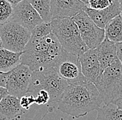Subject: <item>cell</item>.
Wrapping results in <instances>:
<instances>
[{
  "label": "cell",
  "mask_w": 122,
  "mask_h": 120,
  "mask_svg": "<svg viewBox=\"0 0 122 120\" xmlns=\"http://www.w3.org/2000/svg\"><path fill=\"white\" fill-rule=\"evenodd\" d=\"M40 15L45 22H51V0H27Z\"/></svg>",
  "instance_id": "cell-19"
},
{
  "label": "cell",
  "mask_w": 122,
  "mask_h": 120,
  "mask_svg": "<svg viewBox=\"0 0 122 120\" xmlns=\"http://www.w3.org/2000/svg\"><path fill=\"white\" fill-rule=\"evenodd\" d=\"M8 91L6 88H3L0 86V101L3 98H4L6 95H8Z\"/></svg>",
  "instance_id": "cell-28"
},
{
  "label": "cell",
  "mask_w": 122,
  "mask_h": 120,
  "mask_svg": "<svg viewBox=\"0 0 122 120\" xmlns=\"http://www.w3.org/2000/svg\"><path fill=\"white\" fill-rule=\"evenodd\" d=\"M10 21L22 25L30 31L44 22L36 10L27 0H23L13 6Z\"/></svg>",
  "instance_id": "cell-10"
},
{
  "label": "cell",
  "mask_w": 122,
  "mask_h": 120,
  "mask_svg": "<svg viewBox=\"0 0 122 120\" xmlns=\"http://www.w3.org/2000/svg\"><path fill=\"white\" fill-rule=\"evenodd\" d=\"M31 38V32L13 22L0 26L1 47L13 52H24Z\"/></svg>",
  "instance_id": "cell-6"
},
{
  "label": "cell",
  "mask_w": 122,
  "mask_h": 120,
  "mask_svg": "<svg viewBox=\"0 0 122 120\" xmlns=\"http://www.w3.org/2000/svg\"><path fill=\"white\" fill-rule=\"evenodd\" d=\"M116 46V53L117 59L120 61L122 65V42L115 43Z\"/></svg>",
  "instance_id": "cell-25"
},
{
  "label": "cell",
  "mask_w": 122,
  "mask_h": 120,
  "mask_svg": "<svg viewBox=\"0 0 122 120\" xmlns=\"http://www.w3.org/2000/svg\"><path fill=\"white\" fill-rule=\"evenodd\" d=\"M31 75L30 68L22 63L8 72L6 83L8 94L18 99L26 95Z\"/></svg>",
  "instance_id": "cell-9"
},
{
  "label": "cell",
  "mask_w": 122,
  "mask_h": 120,
  "mask_svg": "<svg viewBox=\"0 0 122 120\" xmlns=\"http://www.w3.org/2000/svg\"><path fill=\"white\" fill-rule=\"evenodd\" d=\"M112 104H114V105H117L119 109H121L122 110V94L121 96H119L117 99H115L112 102Z\"/></svg>",
  "instance_id": "cell-27"
},
{
  "label": "cell",
  "mask_w": 122,
  "mask_h": 120,
  "mask_svg": "<svg viewBox=\"0 0 122 120\" xmlns=\"http://www.w3.org/2000/svg\"><path fill=\"white\" fill-rule=\"evenodd\" d=\"M13 6L6 0H0V26L10 21Z\"/></svg>",
  "instance_id": "cell-20"
},
{
  "label": "cell",
  "mask_w": 122,
  "mask_h": 120,
  "mask_svg": "<svg viewBox=\"0 0 122 120\" xmlns=\"http://www.w3.org/2000/svg\"><path fill=\"white\" fill-rule=\"evenodd\" d=\"M23 114L20 99L8 94L0 101V120H17Z\"/></svg>",
  "instance_id": "cell-14"
},
{
  "label": "cell",
  "mask_w": 122,
  "mask_h": 120,
  "mask_svg": "<svg viewBox=\"0 0 122 120\" xmlns=\"http://www.w3.org/2000/svg\"><path fill=\"white\" fill-rule=\"evenodd\" d=\"M7 1H8L13 6H14L15 5H17V4H19L20 2H21L23 0H6Z\"/></svg>",
  "instance_id": "cell-29"
},
{
  "label": "cell",
  "mask_w": 122,
  "mask_h": 120,
  "mask_svg": "<svg viewBox=\"0 0 122 120\" xmlns=\"http://www.w3.org/2000/svg\"><path fill=\"white\" fill-rule=\"evenodd\" d=\"M31 32V38H39L45 37L52 33L51 22H42L37 25Z\"/></svg>",
  "instance_id": "cell-21"
},
{
  "label": "cell",
  "mask_w": 122,
  "mask_h": 120,
  "mask_svg": "<svg viewBox=\"0 0 122 120\" xmlns=\"http://www.w3.org/2000/svg\"><path fill=\"white\" fill-rule=\"evenodd\" d=\"M81 66V71L85 78L96 85L103 72L99 64L97 55L94 49H88L78 56Z\"/></svg>",
  "instance_id": "cell-12"
},
{
  "label": "cell",
  "mask_w": 122,
  "mask_h": 120,
  "mask_svg": "<svg viewBox=\"0 0 122 120\" xmlns=\"http://www.w3.org/2000/svg\"><path fill=\"white\" fill-rule=\"evenodd\" d=\"M50 6L51 20L72 17L87 8L81 0H51Z\"/></svg>",
  "instance_id": "cell-11"
},
{
  "label": "cell",
  "mask_w": 122,
  "mask_h": 120,
  "mask_svg": "<svg viewBox=\"0 0 122 120\" xmlns=\"http://www.w3.org/2000/svg\"><path fill=\"white\" fill-rule=\"evenodd\" d=\"M103 104L95 85L85 79L69 85L58 103L57 109L73 117L79 118L97 110Z\"/></svg>",
  "instance_id": "cell-1"
},
{
  "label": "cell",
  "mask_w": 122,
  "mask_h": 120,
  "mask_svg": "<svg viewBox=\"0 0 122 120\" xmlns=\"http://www.w3.org/2000/svg\"><path fill=\"white\" fill-rule=\"evenodd\" d=\"M53 68L69 85L81 82L86 79L82 73L78 56L67 52L64 49L61 52Z\"/></svg>",
  "instance_id": "cell-8"
},
{
  "label": "cell",
  "mask_w": 122,
  "mask_h": 120,
  "mask_svg": "<svg viewBox=\"0 0 122 120\" xmlns=\"http://www.w3.org/2000/svg\"><path fill=\"white\" fill-rule=\"evenodd\" d=\"M35 97V104L37 105H45L50 101L49 94L44 90H40Z\"/></svg>",
  "instance_id": "cell-23"
},
{
  "label": "cell",
  "mask_w": 122,
  "mask_h": 120,
  "mask_svg": "<svg viewBox=\"0 0 122 120\" xmlns=\"http://www.w3.org/2000/svg\"><path fill=\"white\" fill-rule=\"evenodd\" d=\"M117 0H86L87 7L93 10H103L111 6Z\"/></svg>",
  "instance_id": "cell-22"
},
{
  "label": "cell",
  "mask_w": 122,
  "mask_h": 120,
  "mask_svg": "<svg viewBox=\"0 0 122 120\" xmlns=\"http://www.w3.org/2000/svg\"><path fill=\"white\" fill-rule=\"evenodd\" d=\"M97 120H122V110L112 103L103 104L97 110Z\"/></svg>",
  "instance_id": "cell-18"
},
{
  "label": "cell",
  "mask_w": 122,
  "mask_h": 120,
  "mask_svg": "<svg viewBox=\"0 0 122 120\" xmlns=\"http://www.w3.org/2000/svg\"><path fill=\"white\" fill-rule=\"evenodd\" d=\"M83 3H85H85H86V0H81Z\"/></svg>",
  "instance_id": "cell-31"
},
{
  "label": "cell",
  "mask_w": 122,
  "mask_h": 120,
  "mask_svg": "<svg viewBox=\"0 0 122 120\" xmlns=\"http://www.w3.org/2000/svg\"><path fill=\"white\" fill-rule=\"evenodd\" d=\"M95 86L103 104L112 103L122 94V65L117 59L102 72Z\"/></svg>",
  "instance_id": "cell-5"
},
{
  "label": "cell",
  "mask_w": 122,
  "mask_h": 120,
  "mask_svg": "<svg viewBox=\"0 0 122 120\" xmlns=\"http://www.w3.org/2000/svg\"><path fill=\"white\" fill-rule=\"evenodd\" d=\"M95 51L103 71L117 59L115 43L110 41L106 38L95 48Z\"/></svg>",
  "instance_id": "cell-15"
},
{
  "label": "cell",
  "mask_w": 122,
  "mask_h": 120,
  "mask_svg": "<svg viewBox=\"0 0 122 120\" xmlns=\"http://www.w3.org/2000/svg\"><path fill=\"white\" fill-rule=\"evenodd\" d=\"M51 24L52 33L67 52L79 56L89 49L83 42L78 26L71 17L53 19Z\"/></svg>",
  "instance_id": "cell-4"
},
{
  "label": "cell",
  "mask_w": 122,
  "mask_h": 120,
  "mask_svg": "<svg viewBox=\"0 0 122 120\" xmlns=\"http://www.w3.org/2000/svg\"><path fill=\"white\" fill-rule=\"evenodd\" d=\"M119 6H120V11H121V15L122 16V0H119Z\"/></svg>",
  "instance_id": "cell-30"
},
{
  "label": "cell",
  "mask_w": 122,
  "mask_h": 120,
  "mask_svg": "<svg viewBox=\"0 0 122 120\" xmlns=\"http://www.w3.org/2000/svg\"><path fill=\"white\" fill-rule=\"evenodd\" d=\"M8 72H0V86L6 88V83Z\"/></svg>",
  "instance_id": "cell-26"
},
{
  "label": "cell",
  "mask_w": 122,
  "mask_h": 120,
  "mask_svg": "<svg viewBox=\"0 0 122 120\" xmlns=\"http://www.w3.org/2000/svg\"><path fill=\"white\" fill-rule=\"evenodd\" d=\"M22 52H13L0 47V72H8L21 63Z\"/></svg>",
  "instance_id": "cell-16"
},
{
  "label": "cell",
  "mask_w": 122,
  "mask_h": 120,
  "mask_svg": "<svg viewBox=\"0 0 122 120\" xmlns=\"http://www.w3.org/2000/svg\"><path fill=\"white\" fill-rule=\"evenodd\" d=\"M69 84L57 73L54 68H47L32 72L27 93L35 96L40 90L46 91L50 96V105L58 104Z\"/></svg>",
  "instance_id": "cell-3"
},
{
  "label": "cell",
  "mask_w": 122,
  "mask_h": 120,
  "mask_svg": "<svg viewBox=\"0 0 122 120\" xmlns=\"http://www.w3.org/2000/svg\"><path fill=\"white\" fill-rule=\"evenodd\" d=\"M0 47H1V39H0Z\"/></svg>",
  "instance_id": "cell-32"
},
{
  "label": "cell",
  "mask_w": 122,
  "mask_h": 120,
  "mask_svg": "<svg viewBox=\"0 0 122 120\" xmlns=\"http://www.w3.org/2000/svg\"><path fill=\"white\" fill-rule=\"evenodd\" d=\"M71 18L76 24L81 37L89 49L97 48L105 39L104 29L97 26L85 10Z\"/></svg>",
  "instance_id": "cell-7"
},
{
  "label": "cell",
  "mask_w": 122,
  "mask_h": 120,
  "mask_svg": "<svg viewBox=\"0 0 122 120\" xmlns=\"http://www.w3.org/2000/svg\"><path fill=\"white\" fill-rule=\"evenodd\" d=\"M105 38L118 43L122 42V16L121 14L111 20L104 28Z\"/></svg>",
  "instance_id": "cell-17"
},
{
  "label": "cell",
  "mask_w": 122,
  "mask_h": 120,
  "mask_svg": "<svg viewBox=\"0 0 122 120\" xmlns=\"http://www.w3.org/2000/svg\"><path fill=\"white\" fill-rule=\"evenodd\" d=\"M20 103L23 109L29 110L30 105L35 104V97L33 94H30L29 96H23L20 98Z\"/></svg>",
  "instance_id": "cell-24"
},
{
  "label": "cell",
  "mask_w": 122,
  "mask_h": 120,
  "mask_svg": "<svg viewBox=\"0 0 122 120\" xmlns=\"http://www.w3.org/2000/svg\"><path fill=\"white\" fill-rule=\"evenodd\" d=\"M85 11L97 26L103 29H104L107 24L111 20L121 14L119 0L115 1L111 6L106 9L97 10L87 7Z\"/></svg>",
  "instance_id": "cell-13"
},
{
  "label": "cell",
  "mask_w": 122,
  "mask_h": 120,
  "mask_svg": "<svg viewBox=\"0 0 122 120\" xmlns=\"http://www.w3.org/2000/svg\"><path fill=\"white\" fill-rule=\"evenodd\" d=\"M62 50L52 33L42 38H30L21 56V63L32 72L53 68Z\"/></svg>",
  "instance_id": "cell-2"
}]
</instances>
